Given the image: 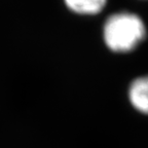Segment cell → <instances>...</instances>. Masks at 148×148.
<instances>
[{
    "mask_svg": "<svg viewBox=\"0 0 148 148\" xmlns=\"http://www.w3.org/2000/svg\"><path fill=\"white\" fill-rule=\"evenodd\" d=\"M145 34L143 21L138 16L129 12L112 14L103 29L105 44L115 53L133 51L144 39Z\"/></svg>",
    "mask_w": 148,
    "mask_h": 148,
    "instance_id": "1",
    "label": "cell"
},
{
    "mask_svg": "<svg viewBox=\"0 0 148 148\" xmlns=\"http://www.w3.org/2000/svg\"><path fill=\"white\" fill-rule=\"evenodd\" d=\"M129 100L135 109L146 114L148 110V80L146 77L135 79L129 88Z\"/></svg>",
    "mask_w": 148,
    "mask_h": 148,
    "instance_id": "2",
    "label": "cell"
},
{
    "mask_svg": "<svg viewBox=\"0 0 148 148\" xmlns=\"http://www.w3.org/2000/svg\"><path fill=\"white\" fill-rule=\"evenodd\" d=\"M107 0H65L68 8L80 14H96L104 8Z\"/></svg>",
    "mask_w": 148,
    "mask_h": 148,
    "instance_id": "3",
    "label": "cell"
}]
</instances>
